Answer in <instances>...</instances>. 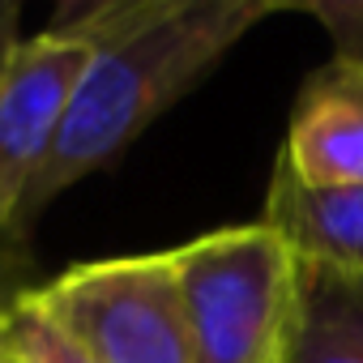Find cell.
Masks as SVG:
<instances>
[{
	"instance_id": "obj_1",
	"label": "cell",
	"mask_w": 363,
	"mask_h": 363,
	"mask_svg": "<svg viewBox=\"0 0 363 363\" xmlns=\"http://www.w3.org/2000/svg\"><path fill=\"white\" fill-rule=\"evenodd\" d=\"M278 9L282 5L269 0H128L69 9L65 26L90 39V65L77 82L56 154L26 197L22 235L56 197L128 150Z\"/></svg>"
},
{
	"instance_id": "obj_2",
	"label": "cell",
	"mask_w": 363,
	"mask_h": 363,
	"mask_svg": "<svg viewBox=\"0 0 363 363\" xmlns=\"http://www.w3.org/2000/svg\"><path fill=\"white\" fill-rule=\"evenodd\" d=\"M193 363H278L295 312L299 257L261 218L171 248Z\"/></svg>"
},
{
	"instance_id": "obj_3",
	"label": "cell",
	"mask_w": 363,
	"mask_h": 363,
	"mask_svg": "<svg viewBox=\"0 0 363 363\" xmlns=\"http://www.w3.org/2000/svg\"><path fill=\"white\" fill-rule=\"evenodd\" d=\"M30 295L94 363H193L175 252L69 265Z\"/></svg>"
},
{
	"instance_id": "obj_4",
	"label": "cell",
	"mask_w": 363,
	"mask_h": 363,
	"mask_svg": "<svg viewBox=\"0 0 363 363\" xmlns=\"http://www.w3.org/2000/svg\"><path fill=\"white\" fill-rule=\"evenodd\" d=\"M86 65L90 39L65 22L0 56V244L22 240L26 197L56 154Z\"/></svg>"
},
{
	"instance_id": "obj_5",
	"label": "cell",
	"mask_w": 363,
	"mask_h": 363,
	"mask_svg": "<svg viewBox=\"0 0 363 363\" xmlns=\"http://www.w3.org/2000/svg\"><path fill=\"white\" fill-rule=\"evenodd\" d=\"M278 167L308 189L363 184V65L329 60L303 86Z\"/></svg>"
},
{
	"instance_id": "obj_6",
	"label": "cell",
	"mask_w": 363,
	"mask_h": 363,
	"mask_svg": "<svg viewBox=\"0 0 363 363\" xmlns=\"http://www.w3.org/2000/svg\"><path fill=\"white\" fill-rule=\"evenodd\" d=\"M265 223L299 261L363 274V184L308 189L291 171L274 167Z\"/></svg>"
},
{
	"instance_id": "obj_7",
	"label": "cell",
	"mask_w": 363,
	"mask_h": 363,
	"mask_svg": "<svg viewBox=\"0 0 363 363\" xmlns=\"http://www.w3.org/2000/svg\"><path fill=\"white\" fill-rule=\"evenodd\" d=\"M282 363H363V274L299 261Z\"/></svg>"
},
{
	"instance_id": "obj_8",
	"label": "cell",
	"mask_w": 363,
	"mask_h": 363,
	"mask_svg": "<svg viewBox=\"0 0 363 363\" xmlns=\"http://www.w3.org/2000/svg\"><path fill=\"white\" fill-rule=\"evenodd\" d=\"M0 363H94L39 303L18 291L0 303Z\"/></svg>"
},
{
	"instance_id": "obj_9",
	"label": "cell",
	"mask_w": 363,
	"mask_h": 363,
	"mask_svg": "<svg viewBox=\"0 0 363 363\" xmlns=\"http://www.w3.org/2000/svg\"><path fill=\"white\" fill-rule=\"evenodd\" d=\"M333 39V60L363 65V5H299Z\"/></svg>"
},
{
	"instance_id": "obj_10",
	"label": "cell",
	"mask_w": 363,
	"mask_h": 363,
	"mask_svg": "<svg viewBox=\"0 0 363 363\" xmlns=\"http://www.w3.org/2000/svg\"><path fill=\"white\" fill-rule=\"evenodd\" d=\"M18 22H22V5L0 0V56H5V48L18 39Z\"/></svg>"
},
{
	"instance_id": "obj_11",
	"label": "cell",
	"mask_w": 363,
	"mask_h": 363,
	"mask_svg": "<svg viewBox=\"0 0 363 363\" xmlns=\"http://www.w3.org/2000/svg\"><path fill=\"white\" fill-rule=\"evenodd\" d=\"M278 363H282V359H278Z\"/></svg>"
}]
</instances>
